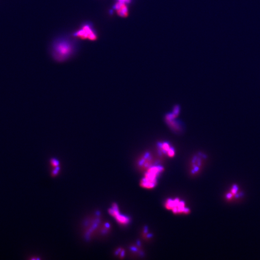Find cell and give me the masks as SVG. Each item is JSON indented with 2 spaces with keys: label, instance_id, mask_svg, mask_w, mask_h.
I'll list each match as a JSON object with an SVG mask.
<instances>
[{
  "label": "cell",
  "instance_id": "5",
  "mask_svg": "<svg viewBox=\"0 0 260 260\" xmlns=\"http://www.w3.org/2000/svg\"><path fill=\"white\" fill-rule=\"evenodd\" d=\"M75 36L80 38L81 39H88L91 41H94L97 38L96 34L89 25H85L83 26L81 30L75 33Z\"/></svg>",
  "mask_w": 260,
  "mask_h": 260
},
{
  "label": "cell",
  "instance_id": "7",
  "mask_svg": "<svg viewBox=\"0 0 260 260\" xmlns=\"http://www.w3.org/2000/svg\"><path fill=\"white\" fill-rule=\"evenodd\" d=\"M139 167L141 168V169L146 170L155 164L153 161V159L149 153H145L143 156L140 158L139 160Z\"/></svg>",
  "mask_w": 260,
  "mask_h": 260
},
{
  "label": "cell",
  "instance_id": "4",
  "mask_svg": "<svg viewBox=\"0 0 260 260\" xmlns=\"http://www.w3.org/2000/svg\"><path fill=\"white\" fill-rule=\"evenodd\" d=\"M108 212L109 214L115 218L116 221L120 225H128L130 222L129 217L120 213L117 204H113L112 208L109 209Z\"/></svg>",
  "mask_w": 260,
  "mask_h": 260
},
{
  "label": "cell",
  "instance_id": "3",
  "mask_svg": "<svg viewBox=\"0 0 260 260\" xmlns=\"http://www.w3.org/2000/svg\"><path fill=\"white\" fill-rule=\"evenodd\" d=\"M164 207L175 214H188L190 212V210L186 206L185 202L179 198L167 199L165 202Z\"/></svg>",
  "mask_w": 260,
  "mask_h": 260
},
{
  "label": "cell",
  "instance_id": "8",
  "mask_svg": "<svg viewBox=\"0 0 260 260\" xmlns=\"http://www.w3.org/2000/svg\"><path fill=\"white\" fill-rule=\"evenodd\" d=\"M205 156L202 155H198L194 158L192 160L191 173L194 174H198L202 166V159Z\"/></svg>",
  "mask_w": 260,
  "mask_h": 260
},
{
  "label": "cell",
  "instance_id": "2",
  "mask_svg": "<svg viewBox=\"0 0 260 260\" xmlns=\"http://www.w3.org/2000/svg\"><path fill=\"white\" fill-rule=\"evenodd\" d=\"M72 51V46L71 43L67 41H60L55 45L53 57L57 61H63L71 56Z\"/></svg>",
  "mask_w": 260,
  "mask_h": 260
},
{
  "label": "cell",
  "instance_id": "11",
  "mask_svg": "<svg viewBox=\"0 0 260 260\" xmlns=\"http://www.w3.org/2000/svg\"><path fill=\"white\" fill-rule=\"evenodd\" d=\"M119 1L122 2H124L125 3H127V2H129L130 1V0H119Z\"/></svg>",
  "mask_w": 260,
  "mask_h": 260
},
{
  "label": "cell",
  "instance_id": "1",
  "mask_svg": "<svg viewBox=\"0 0 260 260\" xmlns=\"http://www.w3.org/2000/svg\"><path fill=\"white\" fill-rule=\"evenodd\" d=\"M164 169L159 164H155L153 166L145 170L143 178L140 181V186L142 188L151 189L157 186L158 179L163 172Z\"/></svg>",
  "mask_w": 260,
  "mask_h": 260
},
{
  "label": "cell",
  "instance_id": "6",
  "mask_svg": "<svg viewBox=\"0 0 260 260\" xmlns=\"http://www.w3.org/2000/svg\"><path fill=\"white\" fill-rule=\"evenodd\" d=\"M159 152L160 154L164 155L170 158H173L175 156V150L168 142L159 143L158 144Z\"/></svg>",
  "mask_w": 260,
  "mask_h": 260
},
{
  "label": "cell",
  "instance_id": "10",
  "mask_svg": "<svg viewBox=\"0 0 260 260\" xmlns=\"http://www.w3.org/2000/svg\"><path fill=\"white\" fill-rule=\"evenodd\" d=\"M51 164L53 168H57L59 165V162L56 159H52L51 160Z\"/></svg>",
  "mask_w": 260,
  "mask_h": 260
},
{
  "label": "cell",
  "instance_id": "9",
  "mask_svg": "<svg viewBox=\"0 0 260 260\" xmlns=\"http://www.w3.org/2000/svg\"><path fill=\"white\" fill-rule=\"evenodd\" d=\"M114 8L118 15L122 17H125L128 14V9L125 2L118 1L115 4Z\"/></svg>",
  "mask_w": 260,
  "mask_h": 260
}]
</instances>
